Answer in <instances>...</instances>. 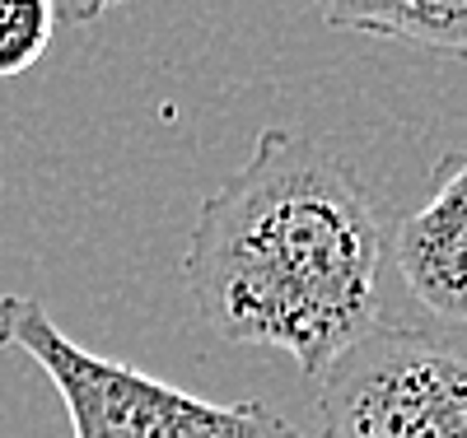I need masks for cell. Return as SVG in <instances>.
<instances>
[{"instance_id":"8992f818","label":"cell","mask_w":467,"mask_h":438,"mask_svg":"<svg viewBox=\"0 0 467 438\" xmlns=\"http://www.w3.org/2000/svg\"><path fill=\"white\" fill-rule=\"evenodd\" d=\"M57 19L52 0H0V79L24 75L47 56Z\"/></svg>"},{"instance_id":"7a4b0ae2","label":"cell","mask_w":467,"mask_h":438,"mask_svg":"<svg viewBox=\"0 0 467 438\" xmlns=\"http://www.w3.org/2000/svg\"><path fill=\"white\" fill-rule=\"evenodd\" d=\"M0 350L47 373L70 415V438H308L262 402H206L131 364L75 345L43 299L0 294Z\"/></svg>"},{"instance_id":"3957f363","label":"cell","mask_w":467,"mask_h":438,"mask_svg":"<svg viewBox=\"0 0 467 438\" xmlns=\"http://www.w3.org/2000/svg\"><path fill=\"white\" fill-rule=\"evenodd\" d=\"M323 438H467V345L374 322L318 378Z\"/></svg>"},{"instance_id":"5b68a950","label":"cell","mask_w":467,"mask_h":438,"mask_svg":"<svg viewBox=\"0 0 467 438\" xmlns=\"http://www.w3.org/2000/svg\"><path fill=\"white\" fill-rule=\"evenodd\" d=\"M314 10L337 33L467 61V0H314Z\"/></svg>"},{"instance_id":"277c9868","label":"cell","mask_w":467,"mask_h":438,"mask_svg":"<svg viewBox=\"0 0 467 438\" xmlns=\"http://www.w3.org/2000/svg\"><path fill=\"white\" fill-rule=\"evenodd\" d=\"M393 257L407 294L467 345V149L431 168L425 196L393 229Z\"/></svg>"},{"instance_id":"52a82bcc","label":"cell","mask_w":467,"mask_h":438,"mask_svg":"<svg viewBox=\"0 0 467 438\" xmlns=\"http://www.w3.org/2000/svg\"><path fill=\"white\" fill-rule=\"evenodd\" d=\"M52 5H57V15L70 19V24H94V19H103L108 10L131 5V0H52Z\"/></svg>"},{"instance_id":"6da1fadb","label":"cell","mask_w":467,"mask_h":438,"mask_svg":"<svg viewBox=\"0 0 467 438\" xmlns=\"http://www.w3.org/2000/svg\"><path fill=\"white\" fill-rule=\"evenodd\" d=\"M383 248L379 210L346 164L266 127L248 164L202 201L182 280L220 341L290 354L323 378L379 322Z\"/></svg>"}]
</instances>
